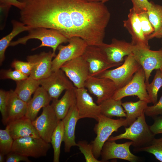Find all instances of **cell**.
<instances>
[{
	"label": "cell",
	"mask_w": 162,
	"mask_h": 162,
	"mask_svg": "<svg viewBox=\"0 0 162 162\" xmlns=\"http://www.w3.org/2000/svg\"><path fill=\"white\" fill-rule=\"evenodd\" d=\"M146 86L151 102L154 104L158 101V93L162 87V72L160 70H157L152 82Z\"/></svg>",
	"instance_id": "cell-30"
},
{
	"label": "cell",
	"mask_w": 162,
	"mask_h": 162,
	"mask_svg": "<svg viewBox=\"0 0 162 162\" xmlns=\"http://www.w3.org/2000/svg\"><path fill=\"white\" fill-rule=\"evenodd\" d=\"M150 127L151 131L155 135L162 134V117L155 118L154 123Z\"/></svg>",
	"instance_id": "cell-41"
},
{
	"label": "cell",
	"mask_w": 162,
	"mask_h": 162,
	"mask_svg": "<svg viewBox=\"0 0 162 162\" xmlns=\"http://www.w3.org/2000/svg\"><path fill=\"white\" fill-rule=\"evenodd\" d=\"M145 81L144 71L141 67L127 84L117 89L112 98L116 100H121L126 97L135 96L139 100L148 104L151 103L146 90Z\"/></svg>",
	"instance_id": "cell-7"
},
{
	"label": "cell",
	"mask_w": 162,
	"mask_h": 162,
	"mask_svg": "<svg viewBox=\"0 0 162 162\" xmlns=\"http://www.w3.org/2000/svg\"><path fill=\"white\" fill-rule=\"evenodd\" d=\"M6 155L5 161L6 162H19L21 161L31 162L28 157L12 151Z\"/></svg>",
	"instance_id": "cell-40"
},
{
	"label": "cell",
	"mask_w": 162,
	"mask_h": 162,
	"mask_svg": "<svg viewBox=\"0 0 162 162\" xmlns=\"http://www.w3.org/2000/svg\"><path fill=\"white\" fill-rule=\"evenodd\" d=\"M122 103L121 100H116L112 98L103 101L99 104L100 114L109 118L113 116L126 117V114Z\"/></svg>",
	"instance_id": "cell-28"
},
{
	"label": "cell",
	"mask_w": 162,
	"mask_h": 162,
	"mask_svg": "<svg viewBox=\"0 0 162 162\" xmlns=\"http://www.w3.org/2000/svg\"><path fill=\"white\" fill-rule=\"evenodd\" d=\"M79 120L76 104L72 106L65 117L62 120L64 129L63 142L64 151L69 152L72 146H77L75 142V129L76 123Z\"/></svg>",
	"instance_id": "cell-19"
},
{
	"label": "cell",
	"mask_w": 162,
	"mask_h": 162,
	"mask_svg": "<svg viewBox=\"0 0 162 162\" xmlns=\"http://www.w3.org/2000/svg\"><path fill=\"white\" fill-rule=\"evenodd\" d=\"M14 140L7 126L0 129V152L6 155L11 152Z\"/></svg>",
	"instance_id": "cell-32"
},
{
	"label": "cell",
	"mask_w": 162,
	"mask_h": 162,
	"mask_svg": "<svg viewBox=\"0 0 162 162\" xmlns=\"http://www.w3.org/2000/svg\"><path fill=\"white\" fill-rule=\"evenodd\" d=\"M28 34L19 38L15 41H11L9 46H14L19 44H26L27 42L32 39L39 40L41 44L32 50L43 46L50 47L52 49V52L56 54V50L58 46L63 43L68 41V39L60 32L54 29L43 27L32 28L28 31Z\"/></svg>",
	"instance_id": "cell-2"
},
{
	"label": "cell",
	"mask_w": 162,
	"mask_h": 162,
	"mask_svg": "<svg viewBox=\"0 0 162 162\" xmlns=\"http://www.w3.org/2000/svg\"><path fill=\"white\" fill-rule=\"evenodd\" d=\"M64 136V126L63 121L60 120L53 131L51 138L50 143L53 149L54 162H59L62 143Z\"/></svg>",
	"instance_id": "cell-29"
},
{
	"label": "cell",
	"mask_w": 162,
	"mask_h": 162,
	"mask_svg": "<svg viewBox=\"0 0 162 162\" xmlns=\"http://www.w3.org/2000/svg\"><path fill=\"white\" fill-rule=\"evenodd\" d=\"M136 151H144L153 154L155 158L162 162V137L154 138L148 145L135 148Z\"/></svg>",
	"instance_id": "cell-31"
},
{
	"label": "cell",
	"mask_w": 162,
	"mask_h": 162,
	"mask_svg": "<svg viewBox=\"0 0 162 162\" xmlns=\"http://www.w3.org/2000/svg\"><path fill=\"white\" fill-rule=\"evenodd\" d=\"M97 122L94 128L97 136L92 142L93 153L97 158L100 156L103 145L112 134L122 126L127 127L125 118H123L115 119L100 114Z\"/></svg>",
	"instance_id": "cell-3"
},
{
	"label": "cell",
	"mask_w": 162,
	"mask_h": 162,
	"mask_svg": "<svg viewBox=\"0 0 162 162\" xmlns=\"http://www.w3.org/2000/svg\"><path fill=\"white\" fill-rule=\"evenodd\" d=\"M133 144L131 141L121 144L117 143L115 141H106L101 151V160L105 162L111 159H119L131 162L137 161L139 158L132 154L130 150Z\"/></svg>",
	"instance_id": "cell-16"
},
{
	"label": "cell",
	"mask_w": 162,
	"mask_h": 162,
	"mask_svg": "<svg viewBox=\"0 0 162 162\" xmlns=\"http://www.w3.org/2000/svg\"><path fill=\"white\" fill-rule=\"evenodd\" d=\"M0 4L13 5L21 10L24 7L25 3L19 0H0Z\"/></svg>",
	"instance_id": "cell-42"
},
{
	"label": "cell",
	"mask_w": 162,
	"mask_h": 162,
	"mask_svg": "<svg viewBox=\"0 0 162 162\" xmlns=\"http://www.w3.org/2000/svg\"><path fill=\"white\" fill-rule=\"evenodd\" d=\"M13 28L8 34L0 40V64L1 65L5 58V52L11 40L19 34L25 31H28L32 28L25 25L21 22L13 20L11 21Z\"/></svg>",
	"instance_id": "cell-27"
},
{
	"label": "cell",
	"mask_w": 162,
	"mask_h": 162,
	"mask_svg": "<svg viewBox=\"0 0 162 162\" xmlns=\"http://www.w3.org/2000/svg\"><path fill=\"white\" fill-rule=\"evenodd\" d=\"M141 67L132 53L125 57L124 62L117 68L106 70L95 76L110 79L119 88L127 84Z\"/></svg>",
	"instance_id": "cell-4"
},
{
	"label": "cell",
	"mask_w": 162,
	"mask_h": 162,
	"mask_svg": "<svg viewBox=\"0 0 162 162\" xmlns=\"http://www.w3.org/2000/svg\"><path fill=\"white\" fill-rule=\"evenodd\" d=\"M132 53L143 69L146 78V84L149 83V79L152 71H162V48L158 50L133 46Z\"/></svg>",
	"instance_id": "cell-8"
},
{
	"label": "cell",
	"mask_w": 162,
	"mask_h": 162,
	"mask_svg": "<svg viewBox=\"0 0 162 162\" xmlns=\"http://www.w3.org/2000/svg\"><path fill=\"white\" fill-rule=\"evenodd\" d=\"M88 64L89 75L97 76L104 71L122 63H112L99 46L88 45L82 56Z\"/></svg>",
	"instance_id": "cell-9"
},
{
	"label": "cell",
	"mask_w": 162,
	"mask_h": 162,
	"mask_svg": "<svg viewBox=\"0 0 162 162\" xmlns=\"http://www.w3.org/2000/svg\"><path fill=\"white\" fill-rule=\"evenodd\" d=\"M8 93V91L2 89L0 90V111L2 122L4 125H7L8 123L7 105Z\"/></svg>",
	"instance_id": "cell-34"
},
{
	"label": "cell",
	"mask_w": 162,
	"mask_h": 162,
	"mask_svg": "<svg viewBox=\"0 0 162 162\" xmlns=\"http://www.w3.org/2000/svg\"><path fill=\"white\" fill-rule=\"evenodd\" d=\"M1 79H10L17 82L28 78V76L24 74L19 70L14 69L2 70L1 71Z\"/></svg>",
	"instance_id": "cell-36"
},
{
	"label": "cell",
	"mask_w": 162,
	"mask_h": 162,
	"mask_svg": "<svg viewBox=\"0 0 162 162\" xmlns=\"http://www.w3.org/2000/svg\"><path fill=\"white\" fill-rule=\"evenodd\" d=\"M8 91L7 105L8 123L25 116L27 106V103L21 99L14 91L11 89Z\"/></svg>",
	"instance_id": "cell-22"
},
{
	"label": "cell",
	"mask_w": 162,
	"mask_h": 162,
	"mask_svg": "<svg viewBox=\"0 0 162 162\" xmlns=\"http://www.w3.org/2000/svg\"><path fill=\"white\" fill-rule=\"evenodd\" d=\"M88 2H101L103 3L107 2L110 0H83Z\"/></svg>",
	"instance_id": "cell-44"
},
{
	"label": "cell",
	"mask_w": 162,
	"mask_h": 162,
	"mask_svg": "<svg viewBox=\"0 0 162 162\" xmlns=\"http://www.w3.org/2000/svg\"><path fill=\"white\" fill-rule=\"evenodd\" d=\"M16 86L14 92L22 100L28 103L40 86L39 80L29 76L27 78L16 82Z\"/></svg>",
	"instance_id": "cell-24"
},
{
	"label": "cell",
	"mask_w": 162,
	"mask_h": 162,
	"mask_svg": "<svg viewBox=\"0 0 162 162\" xmlns=\"http://www.w3.org/2000/svg\"><path fill=\"white\" fill-rule=\"evenodd\" d=\"M52 99L47 92L39 86L34 93L32 98L27 103L26 117L32 121L34 120L40 109L50 104Z\"/></svg>",
	"instance_id": "cell-21"
},
{
	"label": "cell",
	"mask_w": 162,
	"mask_h": 162,
	"mask_svg": "<svg viewBox=\"0 0 162 162\" xmlns=\"http://www.w3.org/2000/svg\"><path fill=\"white\" fill-rule=\"evenodd\" d=\"M161 38H162V41H161V43H162V36H161Z\"/></svg>",
	"instance_id": "cell-46"
},
{
	"label": "cell",
	"mask_w": 162,
	"mask_h": 162,
	"mask_svg": "<svg viewBox=\"0 0 162 162\" xmlns=\"http://www.w3.org/2000/svg\"><path fill=\"white\" fill-rule=\"evenodd\" d=\"M125 132L115 136L110 137L108 141H115L122 139L130 140L135 148L147 146L154 138L155 135L151 131L150 126L145 119V112L139 117L128 128Z\"/></svg>",
	"instance_id": "cell-1"
},
{
	"label": "cell",
	"mask_w": 162,
	"mask_h": 162,
	"mask_svg": "<svg viewBox=\"0 0 162 162\" xmlns=\"http://www.w3.org/2000/svg\"></svg>",
	"instance_id": "cell-47"
},
{
	"label": "cell",
	"mask_w": 162,
	"mask_h": 162,
	"mask_svg": "<svg viewBox=\"0 0 162 162\" xmlns=\"http://www.w3.org/2000/svg\"><path fill=\"white\" fill-rule=\"evenodd\" d=\"M137 14L143 34L148 39V37L154 32V29L149 20L147 11Z\"/></svg>",
	"instance_id": "cell-35"
},
{
	"label": "cell",
	"mask_w": 162,
	"mask_h": 162,
	"mask_svg": "<svg viewBox=\"0 0 162 162\" xmlns=\"http://www.w3.org/2000/svg\"><path fill=\"white\" fill-rule=\"evenodd\" d=\"M133 4L132 8L137 14L147 12L152 4L148 0H129Z\"/></svg>",
	"instance_id": "cell-37"
},
{
	"label": "cell",
	"mask_w": 162,
	"mask_h": 162,
	"mask_svg": "<svg viewBox=\"0 0 162 162\" xmlns=\"http://www.w3.org/2000/svg\"><path fill=\"white\" fill-rule=\"evenodd\" d=\"M56 56L52 52L50 51L48 52H43L39 54L28 56L27 61L31 66L30 76L39 80L50 76L52 72V59Z\"/></svg>",
	"instance_id": "cell-15"
},
{
	"label": "cell",
	"mask_w": 162,
	"mask_h": 162,
	"mask_svg": "<svg viewBox=\"0 0 162 162\" xmlns=\"http://www.w3.org/2000/svg\"><path fill=\"white\" fill-rule=\"evenodd\" d=\"M11 6L3 4H0V9L1 13V21L2 22V26L1 28H3L4 26V21H6L9 9Z\"/></svg>",
	"instance_id": "cell-43"
},
{
	"label": "cell",
	"mask_w": 162,
	"mask_h": 162,
	"mask_svg": "<svg viewBox=\"0 0 162 162\" xmlns=\"http://www.w3.org/2000/svg\"><path fill=\"white\" fill-rule=\"evenodd\" d=\"M51 147L40 138L26 137L14 140L11 151L27 157L38 158L46 156Z\"/></svg>",
	"instance_id": "cell-5"
},
{
	"label": "cell",
	"mask_w": 162,
	"mask_h": 162,
	"mask_svg": "<svg viewBox=\"0 0 162 162\" xmlns=\"http://www.w3.org/2000/svg\"><path fill=\"white\" fill-rule=\"evenodd\" d=\"M148 104L147 102L140 100L134 102L127 101L122 103V105L126 114L125 119L127 127L130 125L145 112Z\"/></svg>",
	"instance_id": "cell-25"
},
{
	"label": "cell",
	"mask_w": 162,
	"mask_h": 162,
	"mask_svg": "<svg viewBox=\"0 0 162 162\" xmlns=\"http://www.w3.org/2000/svg\"><path fill=\"white\" fill-rule=\"evenodd\" d=\"M76 106L79 119L89 118L97 121L100 114V108L99 104L94 101L92 96L85 88H75Z\"/></svg>",
	"instance_id": "cell-14"
},
{
	"label": "cell",
	"mask_w": 162,
	"mask_h": 162,
	"mask_svg": "<svg viewBox=\"0 0 162 162\" xmlns=\"http://www.w3.org/2000/svg\"><path fill=\"white\" fill-rule=\"evenodd\" d=\"M123 25L131 36L133 46L150 49L149 40L143 34L138 14L132 8L129 10L127 19L123 21Z\"/></svg>",
	"instance_id": "cell-18"
},
{
	"label": "cell",
	"mask_w": 162,
	"mask_h": 162,
	"mask_svg": "<svg viewBox=\"0 0 162 162\" xmlns=\"http://www.w3.org/2000/svg\"><path fill=\"white\" fill-rule=\"evenodd\" d=\"M11 66L14 69L20 71L24 74L30 76L31 71V66L28 62L14 60L11 64Z\"/></svg>",
	"instance_id": "cell-38"
},
{
	"label": "cell",
	"mask_w": 162,
	"mask_h": 162,
	"mask_svg": "<svg viewBox=\"0 0 162 162\" xmlns=\"http://www.w3.org/2000/svg\"><path fill=\"white\" fill-rule=\"evenodd\" d=\"M99 47L110 62L122 63L124 58L132 53L133 46L130 43L114 38L110 44L104 43Z\"/></svg>",
	"instance_id": "cell-17"
},
{
	"label": "cell",
	"mask_w": 162,
	"mask_h": 162,
	"mask_svg": "<svg viewBox=\"0 0 162 162\" xmlns=\"http://www.w3.org/2000/svg\"><path fill=\"white\" fill-rule=\"evenodd\" d=\"M68 42V45L60 44L58 47V53L52 60V72L60 69L67 62L81 56L88 46L85 41L79 37L69 38Z\"/></svg>",
	"instance_id": "cell-6"
},
{
	"label": "cell",
	"mask_w": 162,
	"mask_h": 162,
	"mask_svg": "<svg viewBox=\"0 0 162 162\" xmlns=\"http://www.w3.org/2000/svg\"><path fill=\"white\" fill-rule=\"evenodd\" d=\"M59 121L49 104L43 108L41 115L32 121V123L40 137L50 143L52 134Z\"/></svg>",
	"instance_id": "cell-13"
},
{
	"label": "cell",
	"mask_w": 162,
	"mask_h": 162,
	"mask_svg": "<svg viewBox=\"0 0 162 162\" xmlns=\"http://www.w3.org/2000/svg\"><path fill=\"white\" fill-rule=\"evenodd\" d=\"M75 88L66 90L60 99L52 100L51 105L59 120H62L67 115L70 108L76 104Z\"/></svg>",
	"instance_id": "cell-23"
},
{
	"label": "cell",
	"mask_w": 162,
	"mask_h": 162,
	"mask_svg": "<svg viewBox=\"0 0 162 162\" xmlns=\"http://www.w3.org/2000/svg\"><path fill=\"white\" fill-rule=\"evenodd\" d=\"M148 18L154 32L148 38L149 40L154 38H161L162 34V5L153 2L147 11Z\"/></svg>",
	"instance_id": "cell-26"
},
{
	"label": "cell",
	"mask_w": 162,
	"mask_h": 162,
	"mask_svg": "<svg viewBox=\"0 0 162 162\" xmlns=\"http://www.w3.org/2000/svg\"><path fill=\"white\" fill-rule=\"evenodd\" d=\"M85 87L97 98L98 104L112 98L118 88L110 79L89 76L86 81Z\"/></svg>",
	"instance_id": "cell-12"
},
{
	"label": "cell",
	"mask_w": 162,
	"mask_h": 162,
	"mask_svg": "<svg viewBox=\"0 0 162 162\" xmlns=\"http://www.w3.org/2000/svg\"><path fill=\"white\" fill-rule=\"evenodd\" d=\"M145 114L146 116L151 117L162 115V94L156 103L153 106H147Z\"/></svg>",
	"instance_id": "cell-39"
},
{
	"label": "cell",
	"mask_w": 162,
	"mask_h": 162,
	"mask_svg": "<svg viewBox=\"0 0 162 162\" xmlns=\"http://www.w3.org/2000/svg\"><path fill=\"white\" fill-rule=\"evenodd\" d=\"M77 146L83 154L86 162H101L94 156L93 152V146L86 141H80L77 143Z\"/></svg>",
	"instance_id": "cell-33"
},
{
	"label": "cell",
	"mask_w": 162,
	"mask_h": 162,
	"mask_svg": "<svg viewBox=\"0 0 162 162\" xmlns=\"http://www.w3.org/2000/svg\"><path fill=\"white\" fill-rule=\"evenodd\" d=\"M39 81L40 86L47 92L52 99H58L64 90L75 87L61 69L52 72L50 76Z\"/></svg>",
	"instance_id": "cell-11"
},
{
	"label": "cell",
	"mask_w": 162,
	"mask_h": 162,
	"mask_svg": "<svg viewBox=\"0 0 162 162\" xmlns=\"http://www.w3.org/2000/svg\"><path fill=\"white\" fill-rule=\"evenodd\" d=\"M5 155L3 153L0 152V162H4L5 161Z\"/></svg>",
	"instance_id": "cell-45"
},
{
	"label": "cell",
	"mask_w": 162,
	"mask_h": 162,
	"mask_svg": "<svg viewBox=\"0 0 162 162\" xmlns=\"http://www.w3.org/2000/svg\"><path fill=\"white\" fill-rule=\"evenodd\" d=\"M6 126L14 140L26 137L40 138L32 121L26 116L10 122Z\"/></svg>",
	"instance_id": "cell-20"
},
{
	"label": "cell",
	"mask_w": 162,
	"mask_h": 162,
	"mask_svg": "<svg viewBox=\"0 0 162 162\" xmlns=\"http://www.w3.org/2000/svg\"><path fill=\"white\" fill-rule=\"evenodd\" d=\"M61 69L76 88L85 87L90 76L88 64L82 56L65 62Z\"/></svg>",
	"instance_id": "cell-10"
}]
</instances>
